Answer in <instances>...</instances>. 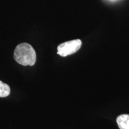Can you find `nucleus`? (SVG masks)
Wrapping results in <instances>:
<instances>
[{
  "instance_id": "obj_1",
  "label": "nucleus",
  "mask_w": 129,
  "mask_h": 129,
  "mask_svg": "<svg viewBox=\"0 0 129 129\" xmlns=\"http://www.w3.org/2000/svg\"><path fill=\"white\" fill-rule=\"evenodd\" d=\"M14 59L23 66H33L36 62V53L30 44L21 43L14 50Z\"/></svg>"
},
{
  "instance_id": "obj_2",
  "label": "nucleus",
  "mask_w": 129,
  "mask_h": 129,
  "mask_svg": "<svg viewBox=\"0 0 129 129\" xmlns=\"http://www.w3.org/2000/svg\"><path fill=\"white\" fill-rule=\"evenodd\" d=\"M81 46L82 42L79 39L64 42L57 47V54L66 57L78 51Z\"/></svg>"
},
{
  "instance_id": "obj_3",
  "label": "nucleus",
  "mask_w": 129,
  "mask_h": 129,
  "mask_svg": "<svg viewBox=\"0 0 129 129\" xmlns=\"http://www.w3.org/2000/svg\"><path fill=\"white\" fill-rule=\"evenodd\" d=\"M117 123L120 129H129V114H122L117 118Z\"/></svg>"
},
{
  "instance_id": "obj_4",
  "label": "nucleus",
  "mask_w": 129,
  "mask_h": 129,
  "mask_svg": "<svg viewBox=\"0 0 129 129\" xmlns=\"http://www.w3.org/2000/svg\"><path fill=\"white\" fill-rule=\"evenodd\" d=\"M10 93V87L7 84L0 81V98H5Z\"/></svg>"
}]
</instances>
